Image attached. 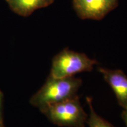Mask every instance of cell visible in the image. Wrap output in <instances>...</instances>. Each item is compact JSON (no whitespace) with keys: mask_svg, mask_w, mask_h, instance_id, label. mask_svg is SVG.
<instances>
[{"mask_svg":"<svg viewBox=\"0 0 127 127\" xmlns=\"http://www.w3.org/2000/svg\"><path fill=\"white\" fill-rule=\"evenodd\" d=\"M9 7L17 15L28 17L36 9L48 7L54 0H5Z\"/></svg>","mask_w":127,"mask_h":127,"instance_id":"obj_6","label":"cell"},{"mask_svg":"<svg viewBox=\"0 0 127 127\" xmlns=\"http://www.w3.org/2000/svg\"><path fill=\"white\" fill-rule=\"evenodd\" d=\"M0 127H3V125H2V123L0 124Z\"/></svg>","mask_w":127,"mask_h":127,"instance_id":"obj_10","label":"cell"},{"mask_svg":"<svg viewBox=\"0 0 127 127\" xmlns=\"http://www.w3.org/2000/svg\"><path fill=\"white\" fill-rule=\"evenodd\" d=\"M81 85V79L74 76L55 78L50 75L42 88L32 96L30 103L41 111L50 105L77 96Z\"/></svg>","mask_w":127,"mask_h":127,"instance_id":"obj_1","label":"cell"},{"mask_svg":"<svg viewBox=\"0 0 127 127\" xmlns=\"http://www.w3.org/2000/svg\"><path fill=\"white\" fill-rule=\"evenodd\" d=\"M41 111L51 123L60 127H84L88 119L78 96L50 105Z\"/></svg>","mask_w":127,"mask_h":127,"instance_id":"obj_2","label":"cell"},{"mask_svg":"<svg viewBox=\"0 0 127 127\" xmlns=\"http://www.w3.org/2000/svg\"><path fill=\"white\" fill-rule=\"evenodd\" d=\"M118 5V0H72V6L81 20H101Z\"/></svg>","mask_w":127,"mask_h":127,"instance_id":"obj_4","label":"cell"},{"mask_svg":"<svg viewBox=\"0 0 127 127\" xmlns=\"http://www.w3.org/2000/svg\"><path fill=\"white\" fill-rule=\"evenodd\" d=\"M1 93H0V124L2 123V114H1Z\"/></svg>","mask_w":127,"mask_h":127,"instance_id":"obj_9","label":"cell"},{"mask_svg":"<svg viewBox=\"0 0 127 127\" xmlns=\"http://www.w3.org/2000/svg\"><path fill=\"white\" fill-rule=\"evenodd\" d=\"M97 61L90 58L83 53L66 48L57 54L52 60L51 75L55 78L74 76L82 72H90Z\"/></svg>","mask_w":127,"mask_h":127,"instance_id":"obj_3","label":"cell"},{"mask_svg":"<svg viewBox=\"0 0 127 127\" xmlns=\"http://www.w3.org/2000/svg\"><path fill=\"white\" fill-rule=\"evenodd\" d=\"M122 118L126 125V127H127V109H124L121 114Z\"/></svg>","mask_w":127,"mask_h":127,"instance_id":"obj_8","label":"cell"},{"mask_svg":"<svg viewBox=\"0 0 127 127\" xmlns=\"http://www.w3.org/2000/svg\"><path fill=\"white\" fill-rule=\"evenodd\" d=\"M86 100L90 108V118L87 122L89 127H115L96 113L92 104V98L87 97Z\"/></svg>","mask_w":127,"mask_h":127,"instance_id":"obj_7","label":"cell"},{"mask_svg":"<svg viewBox=\"0 0 127 127\" xmlns=\"http://www.w3.org/2000/svg\"><path fill=\"white\" fill-rule=\"evenodd\" d=\"M98 70L112 89L119 105L127 109V76L120 69L111 70L99 67Z\"/></svg>","mask_w":127,"mask_h":127,"instance_id":"obj_5","label":"cell"}]
</instances>
